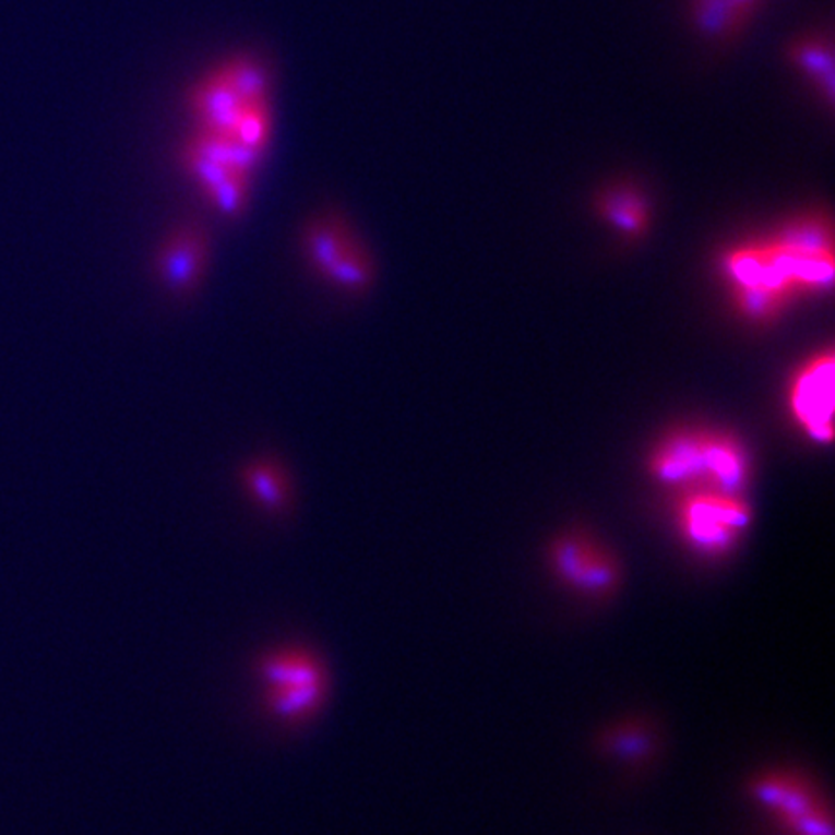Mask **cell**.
I'll list each match as a JSON object with an SVG mask.
<instances>
[{"instance_id": "9", "label": "cell", "mask_w": 835, "mask_h": 835, "mask_svg": "<svg viewBox=\"0 0 835 835\" xmlns=\"http://www.w3.org/2000/svg\"><path fill=\"white\" fill-rule=\"evenodd\" d=\"M212 252L205 228L188 223L175 228L155 252L153 273L172 295H190L202 283Z\"/></svg>"}, {"instance_id": "16", "label": "cell", "mask_w": 835, "mask_h": 835, "mask_svg": "<svg viewBox=\"0 0 835 835\" xmlns=\"http://www.w3.org/2000/svg\"><path fill=\"white\" fill-rule=\"evenodd\" d=\"M604 751L609 756L623 760V762H642V760L652 759L654 747H656V737L652 729L639 721H629L621 726L611 727L604 737H601Z\"/></svg>"}, {"instance_id": "17", "label": "cell", "mask_w": 835, "mask_h": 835, "mask_svg": "<svg viewBox=\"0 0 835 835\" xmlns=\"http://www.w3.org/2000/svg\"><path fill=\"white\" fill-rule=\"evenodd\" d=\"M230 138H235L237 142L250 150L265 153L271 138L270 99L248 103L240 112Z\"/></svg>"}, {"instance_id": "11", "label": "cell", "mask_w": 835, "mask_h": 835, "mask_svg": "<svg viewBox=\"0 0 835 835\" xmlns=\"http://www.w3.org/2000/svg\"><path fill=\"white\" fill-rule=\"evenodd\" d=\"M762 0H689L687 12L692 27L704 39L727 43L741 34Z\"/></svg>"}, {"instance_id": "14", "label": "cell", "mask_w": 835, "mask_h": 835, "mask_svg": "<svg viewBox=\"0 0 835 835\" xmlns=\"http://www.w3.org/2000/svg\"><path fill=\"white\" fill-rule=\"evenodd\" d=\"M601 215L624 235H641L649 223L648 203L631 186H619L601 198Z\"/></svg>"}, {"instance_id": "12", "label": "cell", "mask_w": 835, "mask_h": 835, "mask_svg": "<svg viewBox=\"0 0 835 835\" xmlns=\"http://www.w3.org/2000/svg\"><path fill=\"white\" fill-rule=\"evenodd\" d=\"M355 240V230L343 215L325 212L308 220L302 230V252L308 265L323 277Z\"/></svg>"}, {"instance_id": "15", "label": "cell", "mask_w": 835, "mask_h": 835, "mask_svg": "<svg viewBox=\"0 0 835 835\" xmlns=\"http://www.w3.org/2000/svg\"><path fill=\"white\" fill-rule=\"evenodd\" d=\"M323 278L348 295H363L375 278V265L371 253L356 238Z\"/></svg>"}, {"instance_id": "6", "label": "cell", "mask_w": 835, "mask_h": 835, "mask_svg": "<svg viewBox=\"0 0 835 835\" xmlns=\"http://www.w3.org/2000/svg\"><path fill=\"white\" fill-rule=\"evenodd\" d=\"M754 804L787 835H834L827 802L807 777L794 772H762L749 782Z\"/></svg>"}, {"instance_id": "2", "label": "cell", "mask_w": 835, "mask_h": 835, "mask_svg": "<svg viewBox=\"0 0 835 835\" xmlns=\"http://www.w3.org/2000/svg\"><path fill=\"white\" fill-rule=\"evenodd\" d=\"M654 480L676 490L716 488L744 493L751 461L741 441L717 431H679L664 439L649 455Z\"/></svg>"}, {"instance_id": "1", "label": "cell", "mask_w": 835, "mask_h": 835, "mask_svg": "<svg viewBox=\"0 0 835 835\" xmlns=\"http://www.w3.org/2000/svg\"><path fill=\"white\" fill-rule=\"evenodd\" d=\"M735 300L752 320H772L794 296L827 293L834 285L830 220H794L772 238L739 246L724 258Z\"/></svg>"}, {"instance_id": "3", "label": "cell", "mask_w": 835, "mask_h": 835, "mask_svg": "<svg viewBox=\"0 0 835 835\" xmlns=\"http://www.w3.org/2000/svg\"><path fill=\"white\" fill-rule=\"evenodd\" d=\"M253 671L263 683V709L283 726H305L325 706L330 679L313 649L296 644L267 649Z\"/></svg>"}, {"instance_id": "13", "label": "cell", "mask_w": 835, "mask_h": 835, "mask_svg": "<svg viewBox=\"0 0 835 835\" xmlns=\"http://www.w3.org/2000/svg\"><path fill=\"white\" fill-rule=\"evenodd\" d=\"M246 496L270 515H283L290 509L293 484L283 464L262 456L246 463L240 470Z\"/></svg>"}, {"instance_id": "4", "label": "cell", "mask_w": 835, "mask_h": 835, "mask_svg": "<svg viewBox=\"0 0 835 835\" xmlns=\"http://www.w3.org/2000/svg\"><path fill=\"white\" fill-rule=\"evenodd\" d=\"M673 516L684 546L699 556L724 557L741 544L754 515L744 493L691 488L679 493Z\"/></svg>"}, {"instance_id": "5", "label": "cell", "mask_w": 835, "mask_h": 835, "mask_svg": "<svg viewBox=\"0 0 835 835\" xmlns=\"http://www.w3.org/2000/svg\"><path fill=\"white\" fill-rule=\"evenodd\" d=\"M270 74L260 60L235 57L195 82L188 105L198 130L230 135L248 103L267 99Z\"/></svg>"}, {"instance_id": "7", "label": "cell", "mask_w": 835, "mask_h": 835, "mask_svg": "<svg viewBox=\"0 0 835 835\" xmlns=\"http://www.w3.org/2000/svg\"><path fill=\"white\" fill-rule=\"evenodd\" d=\"M548 565L557 583L584 598H606L621 586V565L601 541L566 532L551 541Z\"/></svg>"}, {"instance_id": "8", "label": "cell", "mask_w": 835, "mask_h": 835, "mask_svg": "<svg viewBox=\"0 0 835 835\" xmlns=\"http://www.w3.org/2000/svg\"><path fill=\"white\" fill-rule=\"evenodd\" d=\"M789 413L807 436L816 443L834 439L835 356L832 348L812 356L791 380Z\"/></svg>"}, {"instance_id": "10", "label": "cell", "mask_w": 835, "mask_h": 835, "mask_svg": "<svg viewBox=\"0 0 835 835\" xmlns=\"http://www.w3.org/2000/svg\"><path fill=\"white\" fill-rule=\"evenodd\" d=\"M787 62L819 93L827 109L834 105V43L830 34L809 32L785 47Z\"/></svg>"}, {"instance_id": "18", "label": "cell", "mask_w": 835, "mask_h": 835, "mask_svg": "<svg viewBox=\"0 0 835 835\" xmlns=\"http://www.w3.org/2000/svg\"><path fill=\"white\" fill-rule=\"evenodd\" d=\"M203 195L207 198L210 205L219 215L228 217V219H237L246 212V205H248L250 177L248 175H230L225 180H220L219 184L205 190Z\"/></svg>"}]
</instances>
